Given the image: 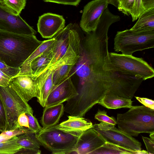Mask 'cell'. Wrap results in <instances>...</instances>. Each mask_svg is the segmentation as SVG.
<instances>
[{"label":"cell","mask_w":154,"mask_h":154,"mask_svg":"<svg viewBox=\"0 0 154 154\" xmlns=\"http://www.w3.org/2000/svg\"><path fill=\"white\" fill-rule=\"evenodd\" d=\"M108 43L91 39L81 44L75 73L79 78L75 85L77 95L64 107L71 113L83 116L106 95L123 97L131 87L133 78L114 70L109 55Z\"/></svg>","instance_id":"6da1fadb"},{"label":"cell","mask_w":154,"mask_h":154,"mask_svg":"<svg viewBox=\"0 0 154 154\" xmlns=\"http://www.w3.org/2000/svg\"><path fill=\"white\" fill-rule=\"evenodd\" d=\"M42 42L34 35L18 34L0 29V59L9 66L20 68Z\"/></svg>","instance_id":"7a4b0ae2"},{"label":"cell","mask_w":154,"mask_h":154,"mask_svg":"<svg viewBox=\"0 0 154 154\" xmlns=\"http://www.w3.org/2000/svg\"><path fill=\"white\" fill-rule=\"evenodd\" d=\"M118 128L129 135L154 133V110L144 106H132L126 112L118 113Z\"/></svg>","instance_id":"3957f363"},{"label":"cell","mask_w":154,"mask_h":154,"mask_svg":"<svg viewBox=\"0 0 154 154\" xmlns=\"http://www.w3.org/2000/svg\"><path fill=\"white\" fill-rule=\"evenodd\" d=\"M80 134L66 131L55 126L42 128L35 134V137L39 144L53 154H74Z\"/></svg>","instance_id":"277c9868"},{"label":"cell","mask_w":154,"mask_h":154,"mask_svg":"<svg viewBox=\"0 0 154 154\" xmlns=\"http://www.w3.org/2000/svg\"><path fill=\"white\" fill-rule=\"evenodd\" d=\"M154 47V30L137 32L126 29L117 32L114 39V51L125 55Z\"/></svg>","instance_id":"5b68a950"},{"label":"cell","mask_w":154,"mask_h":154,"mask_svg":"<svg viewBox=\"0 0 154 154\" xmlns=\"http://www.w3.org/2000/svg\"><path fill=\"white\" fill-rule=\"evenodd\" d=\"M109 55L114 69L123 75L143 80L154 76L153 68L142 58L114 52H109Z\"/></svg>","instance_id":"8992f818"},{"label":"cell","mask_w":154,"mask_h":154,"mask_svg":"<svg viewBox=\"0 0 154 154\" xmlns=\"http://www.w3.org/2000/svg\"><path fill=\"white\" fill-rule=\"evenodd\" d=\"M0 94L6 115L5 131H12L19 129L18 116L23 113H33L32 108L10 84L5 87L0 86Z\"/></svg>","instance_id":"52a82bcc"},{"label":"cell","mask_w":154,"mask_h":154,"mask_svg":"<svg viewBox=\"0 0 154 154\" xmlns=\"http://www.w3.org/2000/svg\"><path fill=\"white\" fill-rule=\"evenodd\" d=\"M113 125L101 122L93 125L95 130L106 142L134 151L141 150V143L132 136L124 132Z\"/></svg>","instance_id":"ba28073f"},{"label":"cell","mask_w":154,"mask_h":154,"mask_svg":"<svg viewBox=\"0 0 154 154\" xmlns=\"http://www.w3.org/2000/svg\"><path fill=\"white\" fill-rule=\"evenodd\" d=\"M108 5V0H94L88 3L84 7L80 21L81 29L86 33L94 30Z\"/></svg>","instance_id":"9c48e42d"},{"label":"cell","mask_w":154,"mask_h":154,"mask_svg":"<svg viewBox=\"0 0 154 154\" xmlns=\"http://www.w3.org/2000/svg\"><path fill=\"white\" fill-rule=\"evenodd\" d=\"M0 29L16 34L34 35L36 32L20 16L7 11L0 6Z\"/></svg>","instance_id":"30bf717a"},{"label":"cell","mask_w":154,"mask_h":154,"mask_svg":"<svg viewBox=\"0 0 154 154\" xmlns=\"http://www.w3.org/2000/svg\"><path fill=\"white\" fill-rule=\"evenodd\" d=\"M65 20L62 15L51 13L39 17L38 31L43 38H52L65 27Z\"/></svg>","instance_id":"8fae6325"},{"label":"cell","mask_w":154,"mask_h":154,"mask_svg":"<svg viewBox=\"0 0 154 154\" xmlns=\"http://www.w3.org/2000/svg\"><path fill=\"white\" fill-rule=\"evenodd\" d=\"M106 142L97 132L91 128L80 134L74 154H91Z\"/></svg>","instance_id":"7c38bea8"},{"label":"cell","mask_w":154,"mask_h":154,"mask_svg":"<svg viewBox=\"0 0 154 154\" xmlns=\"http://www.w3.org/2000/svg\"><path fill=\"white\" fill-rule=\"evenodd\" d=\"M77 92L70 76L53 88L48 95L45 106L63 103L76 96Z\"/></svg>","instance_id":"4fadbf2b"},{"label":"cell","mask_w":154,"mask_h":154,"mask_svg":"<svg viewBox=\"0 0 154 154\" xmlns=\"http://www.w3.org/2000/svg\"><path fill=\"white\" fill-rule=\"evenodd\" d=\"M53 48L44 53L29 63L22 65L17 75L29 76L35 80L52 60L54 56Z\"/></svg>","instance_id":"5bb4252c"},{"label":"cell","mask_w":154,"mask_h":154,"mask_svg":"<svg viewBox=\"0 0 154 154\" xmlns=\"http://www.w3.org/2000/svg\"><path fill=\"white\" fill-rule=\"evenodd\" d=\"M54 66L49 67L39 75L35 79L36 86L37 101L43 107L45 106L47 98L53 87V70Z\"/></svg>","instance_id":"9a60e30c"},{"label":"cell","mask_w":154,"mask_h":154,"mask_svg":"<svg viewBox=\"0 0 154 154\" xmlns=\"http://www.w3.org/2000/svg\"><path fill=\"white\" fill-rule=\"evenodd\" d=\"M9 84L27 102L32 98L36 97L35 80L30 76L17 75L11 79Z\"/></svg>","instance_id":"2e32d148"},{"label":"cell","mask_w":154,"mask_h":154,"mask_svg":"<svg viewBox=\"0 0 154 154\" xmlns=\"http://www.w3.org/2000/svg\"><path fill=\"white\" fill-rule=\"evenodd\" d=\"M71 23L55 35V42L53 48L54 56L48 66L39 75L59 60L66 53L69 44V32Z\"/></svg>","instance_id":"e0dca14e"},{"label":"cell","mask_w":154,"mask_h":154,"mask_svg":"<svg viewBox=\"0 0 154 154\" xmlns=\"http://www.w3.org/2000/svg\"><path fill=\"white\" fill-rule=\"evenodd\" d=\"M68 119L56 127L63 131L69 132L81 133L93 127L92 123L83 117L70 116Z\"/></svg>","instance_id":"ac0fdd59"},{"label":"cell","mask_w":154,"mask_h":154,"mask_svg":"<svg viewBox=\"0 0 154 154\" xmlns=\"http://www.w3.org/2000/svg\"><path fill=\"white\" fill-rule=\"evenodd\" d=\"M64 106L61 103L45 107L41 121L42 128H51L58 124L64 111Z\"/></svg>","instance_id":"d6986e66"},{"label":"cell","mask_w":154,"mask_h":154,"mask_svg":"<svg viewBox=\"0 0 154 154\" xmlns=\"http://www.w3.org/2000/svg\"><path fill=\"white\" fill-rule=\"evenodd\" d=\"M133 101L128 99L113 94L105 95L98 104L108 109H116L121 108H130Z\"/></svg>","instance_id":"ffe728a7"},{"label":"cell","mask_w":154,"mask_h":154,"mask_svg":"<svg viewBox=\"0 0 154 154\" xmlns=\"http://www.w3.org/2000/svg\"><path fill=\"white\" fill-rule=\"evenodd\" d=\"M131 29L137 32L154 30V8L145 10Z\"/></svg>","instance_id":"44dd1931"},{"label":"cell","mask_w":154,"mask_h":154,"mask_svg":"<svg viewBox=\"0 0 154 154\" xmlns=\"http://www.w3.org/2000/svg\"><path fill=\"white\" fill-rule=\"evenodd\" d=\"M146 153L145 150H132L106 142L101 146L92 152L91 154H145Z\"/></svg>","instance_id":"7402d4cb"},{"label":"cell","mask_w":154,"mask_h":154,"mask_svg":"<svg viewBox=\"0 0 154 154\" xmlns=\"http://www.w3.org/2000/svg\"><path fill=\"white\" fill-rule=\"evenodd\" d=\"M26 1V0H0V6L9 13L18 15L24 9Z\"/></svg>","instance_id":"603a6c76"},{"label":"cell","mask_w":154,"mask_h":154,"mask_svg":"<svg viewBox=\"0 0 154 154\" xmlns=\"http://www.w3.org/2000/svg\"><path fill=\"white\" fill-rule=\"evenodd\" d=\"M75 65L66 64L54 69L53 74V88L60 84L68 78L69 73Z\"/></svg>","instance_id":"cb8c5ba5"},{"label":"cell","mask_w":154,"mask_h":154,"mask_svg":"<svg viewBox=\"0 0 154 154\" xmlns=\"http://www.w3.org/2000/svg\"><path fill=\"white\" fill-rule=\"evenodd\" d=\"M30 133H25L17 136V143L23 149L34 151L40 150L39 144Z\"/></svg>","instance_id":"d4e9b609"},{"label":"cell","mask_w":154,"mask_h":154,"mask_svg":"<svg viewBox=\"0 0 154 154\" xmlns=\"http://www.w3.org/2000/svg\"><path fill=\"white\" fill-rule=\"evenodd\" d=\"M55 42V39L54 37L43 41L41 44L26 60L22 65L29 63L44 53L54 48Z\"/></svg>","instance_id":"484cf974"},{"label":"cell","mask_w":154,"mask_h":154,"mask_svg":"<svg viewBox=\"0 0 154 154\" xmlns=\"http://www.w3.org/2000/svg\"><path fill=\"white\" fill-rule=\"evenodd\" d=\"M17 136L15 135L0 142V154H14L23 149L17 143Z\"/></svg>","instance_id":"4316f807"},{"label":"cell","mask_w":154,"mask_h":154,"mask_svg":"<svg viewBox=\"0 0 154 154\" xmlns=\"http://www.w3.org/2000/svg\"><path fill=\"white\" fill-rule=\"evenodd\" d=\"M95 119L100 122L106 123L115 126L117 124V120L113 116L109 117L107 115L104 110H101L100 109L95 115Z\"/></svg>","instance_id":"83f0119b"},{"label":"cell","mask_w":154,"mask_h":154,"mask_svg":"<svg viewBox=\"0 0 154 154\" xmlns=\"http://www.w3.org/2000/svg\"><path fill=\"white\" fill-rule=\"evenodd\" d=\"M29 119V131L35 134L38 133L42 129L37 119L33 115V113H26Z\"/></svg>","instance_id":"f1b7e54d"},{"label":"cell","mask_w":154,"mask_h":154,"mask_svg":"<svg viewBox=\"0 0 154 154\" xmlns=\"http://www.w3.org/2000/svg\"><path fill=\"white\" fill-rule=\"evenodd\" d=\"M0 70L11 79L19 74L20 68L9 66L0 59Z\"/></svg>","instance_id":"f546056e"},{"label":"cell","mask_w":154,"mask_h":154,"mask_svg":"<svg viewBox=\"0 0 154 154\" xmlns=\"http://www.w3.org/2000/svg\"><path fill=\"white\" fill-rule=\"evenodd\" d=\"M134 0H120L117 8L125 15H131Z\"/></svg>","instance_id":"4dcf8cb0"},{"label":"cell","mask_w":154,"mask_h":154,"mask_svg":"<svg viewBox=\"0 0 154 154\" xmlns=\"http://www.w3.org/2000/svg\"><path fill=\"white\" fill-rule=\"evenodd\" d=\"M145 10L142 0H134L131 15L132 21L137 20Z\"/></svg>","instance_id":"1f68e13d"},{"label":"cell","mask_w":154,"mask_h":154,"mask_svg":"<svg viewBox=\"0 0 154 154\" xmlns=\"http://www.w3.org/2000/svg\"><path fill=\"white\" fill-rule=\"evenodd\" d=\"M7 120L4 105L0 94V132L5 131Z\"/></svg>","instance_id":"d6a6232c"},{"label":"cell","mask_w":154,"mask_h":154,"mask_svg":"<svg viewBox=\"0 0 154 154\" xmlns=\"http://www.w3.org/2000/svg\"><path fill=\"white\" fill-rule=\"evenodd\" d=\"M148 154H154V138L142 136Z\"/></svg>","instance_id":"836d02e7"},{"label":"cell","mask_w":154,"mask_h":154,"mask_svg":"<svg viewBox=\"0 0 154 154\" xmlns=\"http://www.w3.org/2000/svg\"><path fill=\"white\" fill-rule=\"evenodd\" d=\"M19 129H25L24 127L28 128H29V119L25 113L21 114L17 119Z\"/></svg>","instance_id":"e575fe53"},{"label":"cell","mask_w":154,"mask_h":154,"mask_svg":"<svg viewBox=\"0 0 154 154\" xmlns=\"http://www.w3.org/2000/svg\"><path fill=\"white\" fill-rule=\"evenodd\" d=\"M45 2H50L66 5H78L81 0H42Z\"/></svg>","instance_id":"d590c367"},{"label":"cell","mask_w":154,"mask_h":154,"mask_svg":"<svg viewBox=\"0 0 154 154\" xmlns=\"http://www.w3.org/2000/svg\"><path fill=\"white\" fill-rule=\"evenodd\" d=\"M136 99L145 106L154 110V101L146 98L135 97Z\"/></svg>","instance_id":"8d00e7d4"},{"label":"cell","mask_w":154,"mask_h":154,"mask_svg":"<svg viewBox=\"0 0 154 154\" xmlns=\"http://www.w3.org/2000/svg\"><path fill=\"white\" fill-rule=\"evenodd\" d=\"M11 78L0 70V86L4 87L7 86Z\"/></svg>","instance_id":"74e56055"},{"label":"cell","mask_w":154,"mask_h":154,"mask_svg":"<svg viewBox=\"0 0 154 154\" xmlns=\"http://www.w3.org/2000/svg\"><path fill=\"white\" fill-rule=\"evenodd\" d=\"M145 10L154 8V0H142Z\"/></svg>","instance_id":"f35d334b"},{"label":"cell","mask_w":154,"mask_h":154,"mask_svg":"<svg viewBox=\"0 0 154 154\" xmlns=\"http://www.w3.org/2000/svg\"><path fill=\"white\" fill-rule=\"evenodd\" d=\"M11 137L6 135L4 132H2L0 134V142L5 141Z\"/></svg>","instance_id":"ab89813d"},{"label":"cell","mask_w":154,"mask_h":154,"mask_svg":"<svg viewBox=\"0 0 154 154\" xmlns=\"http://www.w3.org/2000/svg\"><path fill=\"white\" fill-rule=\"evenodd\" d=\"M120 0H108L109 4L113 5L116 8H118L120 3Z\"/></svg>","instance_id":"60d3db41"},{"label":"cell","mask_w":154,"mask_h":154,"mask_svg":"<svg viewBox=\"0 0 154 154\" xmlns=\"http://www.w3.org/2000/svg\"><path fill=\"white\" fill-rule=\"evenodd\" d=\"M149 136L150 138H154V133L150 134Z\"/></svg>","instance_id":"b9f144b4"}]
</instances>
